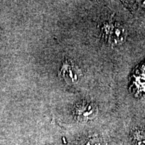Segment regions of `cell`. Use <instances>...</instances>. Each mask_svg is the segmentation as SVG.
Wrapping results in <instances>:
<instances>
[{"instance_id":"cell-3","label":"cell","mask_w":145,"mask_h":145,"mask_svg":"<svg viewBox=\"0 0 145 145\" xmlns=\"http://www.w3.org/2000/svg\"><path fill=\"white\" fill-rule=\"evenodd\" d=\"M60 75L67 83L73 85L79 82L81 73L77 67L72 63L66 61L63 63L60 70Z\"/></svg>"},{"instance_id":"cell-6","label":"cell","mask_w":145,"mask_h":145,"mask_svg":"<svg viewBox=\"0 0 145 145\" xmlns=\"http://www.w3.org/2000/svg\"><path fill=\"white\" fill-rule=\"evenodd\" d=\"M138 2L139 3V4H140V5H142V6L144 7L145 8V1H138Z\"/></svg>"},{"instance_id":"cell-4","label":"cell","mask_w":145,"mask_h":145,"mask_svg":"<svg viewBox=\"0 0 145 145\" xmlns=\"http://www.w3.org/2000/svg\"><path fill=\"white\" fill-rule=\"evenodd\" d=\"M132 140L134 145H145V128L137 127L132 132Z\"/></svg>"},{"instance_id":"cell-1","label":"cell","mask_w":145,"mask_h":145,"mask_svg":"<svg viewBox=\"0 0 145 145\" xmlns=\"http://www.w3.org/2000/svg\"><path fill=\"white\" fill-rule=\"evenodd\" d=\"M98 111V106L95 103L83 101L76 104L74 108L73 116L77 121L85 122L95 118Z\"/></svg>"},{"instance_id":"cell-5","label":"cell","mask_w":145,"mask_h":145,"mask_svg":"<svg viewBox=\"0 0 145 145\" xmlns=\"http://www.w3.org/2000/svg\"><path fill=\"white\" fill-rule=\"evenodd\" d=\"M86 145H101V142L97 138H92L86 143Z\"/></svg>"},{"instance_id":"cell-2","label":"cell","mask_w":145,"mask_h":145,"mask_svg":"<svg viewBox=\"0 0 145 145\" xmlns=\"http://www.w3.org/2000/svg\"><path fill=\"white\" fill-rule=\"evenodd\" d=\"M105 39L112 46H120L126 41L127 32L124 27L117 24H109L104 26Z\"/></svg>"}]
</instances>
